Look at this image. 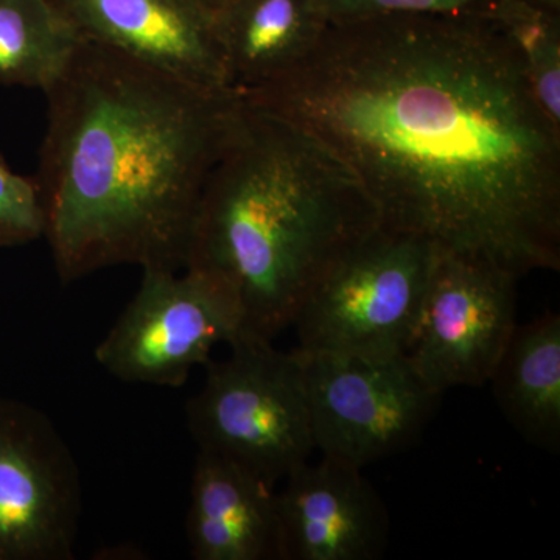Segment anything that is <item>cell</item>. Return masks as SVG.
I'll list each match as a JSON object with an SVG mask.
<instances>
[{
	"instance_id": "6da1fadb",
	"label": "cell",
	"mask_w": 560,
	"mask_h": 560,
	"mask_svg": "<svg viewBox=\"0 0 560 560\" xmlns=\"http://www.w3.org/2000/svg\"><path fill=\"white\" fill-rule=\"evenodd\" d=\"M312 132L389 230L521 276L560 268V130L517 51L478 11L330 24L241 94Z\"/></svg>"
},
{
	"instance_id": "7a4b0ae2",
	"label": "cell",
	"mask_w": 560,
	"mask_h": 560,
	"mask_svg": "<svg viewBox=\"0 0 560 560\" xmlns=\"http://www.w3.org/2000/svg\"><path fill=\"white\" fill-rule=\"evenodd\" d=\"M49 101L38 180L62 282L186 268L206 180L242 105L81 39Z\"/></svg>"
},
{
	"instance_id": "3957f363",
	"label": "cell",
	"mask_w": 560,
	"mask_h": 560,
	"mask_svg": "<svg viewBox=\"0 0 560 560\" xmlns=\"http://www.w3.org/2000/svg\"><path fill=\"white\" fill-rule=\"evenodd\" d=\"M381 224L355 173L326 143L242 97L202 189L186 267L231 287L242 335L272 341Z\"/></svg>"
},
{
	"instance_id": "277c9868",
	"label": "cell",
	"mask_w": 560,
	"mask_h": 560,
	"mask_svg": "<svg viewBox=\"0 0 560 560\" xmlns=\"http://www.w3.org/2000/svg\"><path fill=\"white\" fill-rule=\"evenodd\" d=\"M230 348L226 360L206 364L205 385L187 404L190 434L200 451L275 488L315 452L304 357L249 335Z\"/></svg>"
},
{
	"instance_id": "5b68a950",
	"label": "cell",
	"mask_w": 560,
	"mask_h": 560,
	"mask_svg": "<svg viewBox=\"0 0 560 560\" xmlns=\"http://www.w3.org/2000/svg\"><path fill=\"white\" fill-rule=\"evenodd\" d=\"M436 253L425 237L381 224L302 305L293 323L296 349L371 360L407 355Z\"/></svg>"
},
{
	"instance_id": "8992f818",
	"label": "cell",
	"mask_w": 560,
	"mask_h": 560,
	"mask_svg": "<svg viewBox=\"0 0 560 560\" xmlns=\"http://www.w3.org/2000/svg\"><path fill=\"white\" fill-rule=\"evenodd\" d=\"M142 271L95 360L121 382L179 388L213 348L242 337L241 304L226 282L200 268Z\"/></svg>"
},
{
	"instance_id": "52a82bcc",
	"label": "cell",
	"mask_w": 560,
	"mask_h": 560,
	"mask_svg": "<svg viewBox=\"0 0 560 560\" xmlns=\"http://www.w3.org/2000/svg\"><path fill=\"white\" fill-rule=\"evenodd\" d=\"M301 353L315 451L361 470L418 442L440 404L407 355Z\"/></svg>"
},
{
	"instance_id": "ba28073f",
	"label": "cell",
	"mask_w": 560,
	"mask_h": 560,
	"mask_svg": "<svg viewBox=\"0 0 560 560\" xmlns=\"http://www.w3.org/2000/svg\"><path fill=\"white\" fill-rule=\"evenodd\" d=\"M517 280L499 265L438 246L407 352L431 389L489 382L517 327Z\"/></svg>"
},
{
	"instance_id": "9c48e42d",
	"label": "cell",
	"mask_w": 560,
	"mask_h": 560,
	"mask_svg": "<svg viewBox=\"0 0 560 560\" xmlns=\"http://www.w3.org/2000/svg\"><path fill=\"white\" fill-rule=\"evenodd\" d=\"M80 517V470L60 431L0 399V560L73 559Z\"/></svg>"
},
{
	"instance_id": "30bf717a",
	"label": "cell",
	"mask_w": 560,
	"mask_h": 560,
	"mask_svg": "<svg viewBox=\"0 0 560 560\" xmlns=\"http://www.w3.org/2000/svg\"><path fill=\"white\" fill-rule=\"evenodd\" d=\"M51 2L81 39L198 86L231 90L215 13L202 0Z\"/></svg>"
},
{
	"instance_id": "8fae6325",
	"label": "cell",
	"mask_w": 560,
	"mask_h": 560,
	"mask_svg": "<svg viewBox=\"0 0 560 560\" xmlns=\"http://www.w3.org/2000/svg\"><path fill=\"white\" fill-rule=\"evenodd\" d=\"M276 492L279 560H377L390 521L381 493L342 460L323 456L290 471Z\"/></svg>"
},
{
	"instance_id": "7c38bea8",
	"label": "cell",
	"mask_w": 560,
	"mask_h": 560,
	"mask_svg": "<svg viewBox=\"0 0 560 560\" xmlns=\"http://www.w3.org/2000/svg\"><path fill=\"white\" fill-rule=\"evenodd\" d=\"M187 540L197 560H279L275 488L232 459L198 452Z\"/></svg>"
},
{
	"instance_id": "4fadbf2b",
	"label": "cell",
	"mask_w": 560,
	"mask_h": 560,
	"mask_svg": "<svg viewBox=\"0 0 560 560\" xmlns=\"http://www.w3.org/2000/svg\"><path fill=\"white\" fill-rule=\"evenodd\" d=\"M330 20L323 0H232L215 13L231 90L245 94L312 54Z\"/></svg>"
},
{
	"instance_id": "5bb4252c",
	"label": "cell",
	"mask_w": 560,
	"mask_h": 560,
	"mask_svg": "<svg viewBox=\"0 0 560 560\" xmlns=\"http://www.w3.org/2000/svg\"><path fill=\"white\" fill-rule=\"evenodd\" d=\"M488 383L512 429L534 447L559 455L560 315L547 312L515 327Z\"/></svg>"
},
{
	"instance_id": "9a60e30c",
	"label": "cell",
	"mask_w": 560,
	"mask_h": 560,
	"mask_svg": "<svg viewBox=\"0 0 560 560\" xmlns=\"http://www.w3.org/2000/svg\"><path fill=\"white\" fill-rule=\"evenodd\" d=\"M80 43L51 0H0V86L46 92Z\"/></svg>"
},
{
	"instance_id": "2e32d148",
	"label": "cell",
	"mask_w": 560,
	"mask_h": 560,
	"mask_svg": "<svg viewBox=\"0 0 560 560\" xmlns=\"http://www.w3.org/2000/svg\"><path fill=\"white\" fill-rule=\"evenodd\" d=\"M475 11L510 40L534 97L560 130V10L537 0H486Z\"/></svg>"
},
{
	"instance_id": "e0dca14e",
	"label": "cell",
	"mask_w": 560,
	"mask_h": 560,
	"mask_svg": "<svg viewBox=\"0 0 560 560\" xmlns=\"http://www.w3.org/2000/svg\"><path fill=\"white\" fill-rule=\"evenodd\" d=\"M38 180L11 171L0 158V246H20L46 235Z\"/></svg>"
},
{
	"instance_id": "ac0fdd59",
	"label": "cell",
	"mask_w": 560,
	"mask_h": 560,
	"mask_svg": "<svg viewBox=\"0 0 560 560\" xmlns=\"http://www.w3.org/2000/svg\"><path fill=\"white\" fill-rule=\"evenodd\" d=\"M330 24L390 14H448L480 9L486 0H323Z\"/></svg>"
},
{
	"instance_id": "d6986e66",
	"label": "cell",
	"mask_w": 560,
	"mask_h": 560,
	"mask_svg": "<svg viewBox=\"0 0 560 560\" xmlns=\"http://www.w3.org/2000/svg\"><path fill=\"white\" fill-rule=\"evenodd\" d=\"M202 2H205V5L208 7L209 10H212L213 13H219V11L223 10L232 0H202Z\"/></svg>"
},
{
	"instance_id": "ffe728a7",
	"label": "cell",
	"mask_w": 560,
	"mask_h": 560,
	"mask_svg": "<svg viewBox=\"0 0 560 560\" xmlns=\"http://www.w3.org/2000/svg\"><path fill=\"white\" fill-rule=\"evenodd\" d=\"M537 2L544 3V5L551 7V9L560 10V0H537Z\"/></svg>"
}]
</instances>
